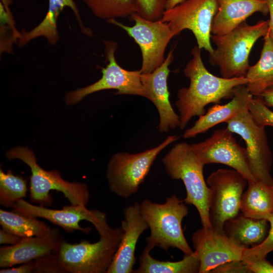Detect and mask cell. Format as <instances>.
Here are the masks:
<instances>
[{
  "label": "cell",
  "mask_w": 273,
  "mask_h": 273,
  "mask_svg": "<svg viewBox=\"0 0 273 273\" xmlns=\"http://www.w3.org/2000/svg\"><path fill=\"white\" fill-rule=\"evenodd\" d=\"M201 50L198 46L192 49V58L184 70L190 85L179 89L177 94L175 105L180 114L179 127L181 130L192 117L204 115L207 105L232 98L237 86L248 83L245 77L225 78L211 74L203 64Z\"/></svg>",
  "instance_id": "obj_1"
},
{
  "label": "cell",
  "mask_w": 273,
  "mask_h": 273,
  "mask_svg": "<svg viewBox=\"0 0 273 273\" xmlns=\"http://www.w3.org/2000/svg\"><path fill=\"white\" fill-rule=\"evenodd\" d=\"M140 204L142 214L150 229V235L146 239L147 246L151 249L158 247L165 251L175 248L185 255L194 252L182 229V220L189 212L184 200L173 195L162 204L148 199Z\"/></svg>",
  "instance_id": "obj_2"
},
{
  "label": "cell",
  "mask_w": 273,
  "mask_h": 273,
  "mask_svg": "<svg viewBox=\"0 0 273 273\" xmlns=\"http://www.w3.org/2000/svg\"><path fill=\"white\" fill-rule=\"evenodd\" d=\"M162 162L171 178L183 181L187 194L184 201L196 208L202 226L212 228L209 219L211 190L204 179V165L198 156L190 145L181 142L169 150L163 157Z\"/></svg>",
  "instance_id": "obj_3"
},
{
  "label": "cell",
  "mask_w": 273,
  "mask_h": 273,
  "mask_svg": "<svg viewBox=\"0 0 273 273\" xmlns=\"http://www.w3.org/2000/svg\"><path fill=\"white\" fill-rule=\"evenodd\" d=\"M268 30V20H262L252 25L244 22L225 34L211 35L216 48L209 54L210 63L219 67L222 77H245L252 48Z\"/></svg>",
  "instance_id": "obj_4"
},
{
  "label": "cell",
  "mask_w": 273,
  "mask_h": 273,
  "mask_svg": "<svg viewBox=\"0 0 273 273\" xmlns=\"http://www.w3.org/2000/svg\"><path fill=\"white\" fill-rule=\"evenodd\" d=\"M6 156L10 160L20 159L30 167L29 196L32 203L44 207L51 206L53 198L50 192L55 190L62 193L71 204L86 206L88 204L89 192L86 184L66 181L58 171L44 170L38 164L32 150L17 147L10 150Z\"/></svg>",
  "instance_id": "obj_5"
},
{
  "label": "cell",
  "mask_w": 273,
  "mask_h": 273,
  "mask_svg": "<svg viewBox=\"0 0 273 273\" xmlns=\"http://www.w3.org/2000/svg\"><path fill=\"white\" fill-rule=\"evenodd\" d=\"M123 233L120 226L95 243L83 240L71 244L63 240L57 255L66 272L107 273Z\"/></svg>",
  "instance_id": "obj_6"
},
{
  "label": "cell",
  "mask_w": 273,
  "mask_h": 273,
  "mask_svg": "<svg viewBox=\"0 0 273 273\" xmlns=\"http://www.w3.org/2000/svg\"><path fill=\"white\" fill-rule=\"evenodd\" d=\"M179 138L169 135L157 146L142 152H119L113 155L107 167L106 177L110 191L124 199L136 193L159 154Z\"/></svg>",
  "instance_id": "obj_7"
},
{
  "label": "cell",
  "mask_w": 273,
  "mask_h": 273,
  "mask_svg": "<svg viewBox=\"0 0 273 273\" xmlns=\"http://www.w3.org/2000/svg\"><path fill=\"white\" fill-rule=\"evenodd\" d=\"M206 183L211 190L209 209L210 224L215 230L225 233L224 224L239 214L248 181L235 169L221 168L211 173Z\"/></svg>",
  "instance_id": "obj_8"
},
{
  "label": "cell",
  "mask_w": 273,
  "mask_h": 273,
  "mask_svg": "<svg viewBox=\"0 0 273 273\" xmlns=\"http://www.w3.org/2000/svg\"><path fill=\"white\" fill-rule=\"evenodd\" d=\"M218 7V0H185L172 8L165 10L161 20L167 23L174 36L184 29L191 30L198 47L211 54L212 22Z\"/></svg>",
  "instance_id": "obj_9"
},
{
  "label": "cell",
  "mask_w": 273,
  "mask_h": 273,
  "mask_svg": "<svg viewBox=\"0 0 273 273\" xmlns=\"http://www.w3.org/2000/svg\"><path fill=\"white\" fill-rule=\"evenodd\" d=\"M103 42L108 63L102 69V77L92 84L68 93L65 97L67 104H75L89 94L110 89H116V95H135L147 98L140 70L129 71L122 68L115 57L117 43L108 40Z\"/></svg>",
  "instance_id": "obj_10"
},
{
  "label": "cell",
  "mask_w": 273,
  "mask_h": 273,
  "mask_svg": "<svg viewBox=\"0 0 273 273\" xmlns=\"http://www.w3.org/2000/svg\"><path fill=\"white\" fill-rule=\"evenodd\" d=\"M130 18L134 25L128 26L115 19L107 20L109 23L123 29L139 46L142 55V73H149L159 67L164 61L166 48L174 36L168 24L161 19L151 21L136 13Z\"/></svg>",
  "instance_id": "obj_11"
},
{
  "label": "cell",
  "mask_w": 273,
  "mask_h": 273,
  "mask_svg": "<svg viewBox=\"0 0 273 273\" xmlns=\"http://www.w3.org/2000/svg\"><path fill=\"white\" fill-rule=\"evenodd\" d=\"M226 123L230 130L244 140L249 167L256 180L273 185L270 174L272 156L265 127L254 122L248 110Z\"/></svg>",
  "instance_id": "obj_12"
},
{
  "label": "cell",
  "mask_w": 273,
  "mask_h": 273,
  "mask_svg": "<svg viewBox=\"0 0 273 273\" xmlns=\"http://www.w3.org/2000/svg\"><path fill=\"white\" fill-rule=\"evenodd\" d=\"M13 208L14 211L25 215L44 218L69 233L75 231L89 232L91 228H84L79 224L80 221L83 220L92 223L100 236L108 234L112 230L108 223L104 212L88 209L86 206L79 205L71 204L61 209H53L33 205L21 199L17 201Z\"/></svg>",
  "instance_id": "obj_13"
},
{
  "label": "cell",
  "mask_w": 273,
  "mask_h": 273,
  "mask_svg": "<svg viewBox=\"0 0 273 273\" xmlns=\"http://www.w3.org/2000/svg\"><path fill=\"white\" fill-rule=\"evenodd\" d=\"M190 146L204 165L223 164L241 173L248 184L256 181L249 167L246 148L239 144L227 127L217 129L204 141Z\"/></svg>",
  "instance_id": "obj_14"
},
{
  "label": "cell",
  "mask_w": 273,
  "mask_h": 273,
  "mask_svg": "<svg viewBox=\"0 0 273 273\" xmlns=\"http://www.w3.org/2000/svg\"><path fill=\"white\" fill-rule=\"evenodd\" d=\"M194 251L200 262L199 273H208L229 261L242 259L246 247L239 244L225 233L212 228L197 230L192 235Z\"/></svg>",
  "instance_id": "obj_15"
},
{
  "label": "cell",
  "mask_w": 273,
  "mask_h": 273,
  "mask_svg": "<svg viewBox=\"0 0 273 273\" xmlns=\"http://www.w3.org/2000/svg\"><path fill=\"white\" fill-rule=\"evenodd\" d=\"M173 51L172 49L169 51L163 63L154 71L141 74L147 99L154 104L159 113L158 129L160 132H167L180 125L179 116L171 105L167 86L169 66L174 59Z\"/></svg>",
  "instance_id": "obj_16"
},
{
  "label": "cell",
  "mask_w": 273,
  "mask_h": 273,
  "mask_svg": "<svg viewBox=\"0 0 273 273\" xmlns=\"http://www.w3.org/2000/svg\"><path fill=\"white\" fill-rule=\"evenodd\" d=\"M123 215L124 219L121 224L123 235L107 273H133L138 241L141 234L149 228L142 214L139 203L135 202L126 206Z\"/></svg>",
  "instance_id": "obj_17"
},
{
  "label": "cell",
  "mask_w": 273,
  "mask_h": 273,
  "mask_svg": "<svg viewBox=\"0 0 273 273\" xmlns=\"http://www.w3.org/2000/svg\"><path fill=\"white\" fill-rule=\"evenodd\" d=\"M63 240L56 228L42 236L22 238L15 245L1 247L0 267L8 268L57 253Z\"/></svg>",
  "instance_id": "obj_18"
},
{
  "label": "cell",
  "mask_w": 273,
  "mask_h": 273,
  "mask_svg": "<svg viewBox=\"0 0 273 273\" xmlns=\"http://www.w3.org/2000/svg\"><path fill=\"white\" fill-rule=\"evenodd\" d=\"M245 85L237 86L234 90L232 99L228 103L224 105L215 104L209 108L207 112L199 117L192 127L185 131L184 138H195L198 134L206 132L217 124L226 123L240 113L248 110L253 96Z\"/></svg>",
  "instance_id": "obj_19"
},
{
  "label": "cell",
  "mask_w": 273,
  "mask_h": 273,
  "mask_svg": "<svg viewBox=\"0 0 273 273\" xmlns=\"http://www.w3.org/2000/svg\"><path fill=\"white\" fill-rule=\"evenodd\" d=\"M217 11L213 18L211 32L225 34L245 22L256 12L268 14L265 0H218Z\"/></svg>",
  "instance_id": "obj_20"
},
{
  "label": "cell",
  "mask_w": 273,
  "mask_h": 273,
  "mask_svg": "<svg viewBox=\"0 0 273 273\" xmlns=\"http://www.w3.org/2000/svg\"><path fill=\"white\" fill-rule=\"evenodd\" d=\"M66 7L69 8L73 12L82 32L91 36L92 30L84 25L79 9L74 0H49L48 12L42 21L29 31L22 30L21 37L17 41L18 46L23 47L29 41L40 36L47 38L51 45L56 44L59 39L57 25L58 18Z\"/></svg>",
  "instance_id": "obj_21"
},
{
  "label": "cell",
  "mask_w": 273,
  "mask_h": 273,
  "mask_svg": "<svg viewBox=\"0 0 273 273\" xmlns=\"http://www.w3.org/2000/svg\"><path fill=\"white\" fill-rule=\"evenodd\" d=\"M269 222L243 215L227 220L223 226L228 236L239 244L251 248L259 245L265 239L269 229Z\"/></svg>",
  "instance_id": "obj_22"
},
{
  "label": "cell",
  "mask_w": 273,
  "mask_h": 273,
  "mask_svg": "<svg viewBox=\"0 0 273 273\" xmlns=\"http://www.w3.org/2000/svg\"><path fill=\"white\" fill-rule=\"evenodd\" d=\"M240 211L247 217L267 220L273 212V185L257 180L249 183L242 197Z\"/></svg>",
  "instance_id": "obj_23"
},
{
  "label": "cell",
  "mask_w": 273,
  "mask_h": 273,
  "mask_svg": "<svg viewBox=\"0 0 273 273\" xmlns=\"http://www.w3.org/2000/svg\"><path fill=\"white\" fill-rule=\"evenodd\" d=\"M263 37L260 58L249 67L245 75L248 80L246 87L253 96H259L273 85V42L268 33Z\"/></svg>",
  "instance_id": "obj_24"
},
{
  "label": "cell",
  "mask_w": 273,
  "mask_h": 273,
  "mask_svg": "<svg viewBox=\"0 0 273 273\" xmlns=\"http://www.w3.org/2000/svg\"><path fill=\"white\" fill-rule=\"evenodd\" d=\"M152 249L144 248L139 258V266L133 273H197L199 272L200 262L194 252L185 255L178 261H161L150 255Z\"/></svg>",
  "instance_id": "obj_25"
},
{
  "label": "cell",
  "mask_w": 273,
  "mask_h": 273,
  "mask_svg": "<svg viewBox=\"0 0 273 273\" xmlns=\"http://www.w3.org/2000/svg\"><path fill=\"white\" fill-rule=\"evenodd\" d=\"M0 224L2 229L22 238L42 236L52 230L36 217L3 209H0Z\"/></svg>",
  "instance_id": "obj_26"
},
{
  "label": "cell",
  "mask_w": 273,
  "mask_h": 273,
  "mask_svg": "<svg viewBox=\"0 0 273 273\" xmlns=\"http://www.w3.org/2000/svg\"><path fill=\"white\" fill-rule=\"evenodd\" d=\"M96 17L110 20L136 13V0H82Z\"/></svg>",
  "instance_id": "obj_27"
},
{
  "label": "cell",
  "mask_w": 273,
  "mask_h": 273,
  "mask_svg": "<svg viewBox=\"0 0 273 273\" xmlns=\"http://www.w3.org/2000/svg\"><path fill=\"white\" fill-rule=\"evenodd\" d=\"M27 180L14 175L10 170L5 172L0 169V204L6 207H13L20 199L27 195Z\"/></svg>",
  "instance_id": "obj_28"
},
{
  "label": "cell",
  "mask_w": 273,
  "mask_h": 273,
  "mask_svg": "<svg viewBox=\"0 0 273 273\" xmlns=\"http://www.w3.org/2000/svg\"><path fill=\"white\" fill-rule=\"evenodd\" d=\"M12 0H1L0 2V52L12 53L14 43H17L21 32L16 27L10 6Z\"/></svg>",
  "instance_id": "obj_29"
},
{
  "label": "cell",
  "mask_w": 273,
  "mask_h": 273,
  "mask_svg": "<svg viewBox=\"0 0 273 273\" xmlns=\"http://www.w3.org/2000/svg\"><path fill=\"white\" fill-rule=\"evenodd\" d=\"M248 111L257 124L263 127H273V111L268 108L260 97L253 96L249 104Z\"/></svg>",
  "instance_id": "obj_30"
},
{
  "label": "cell",
  "mask_w": 273,
  "mask_h": 273,
  "mask_svg": "<svg viewBox=\"0 0 273 273\" xmlns=\"http://www.w3.org/2000/svg\"><path fill=\"white\" fill-rule=\"evenodd\" d=\"M136 14L143 18L157 21L161 19L169 0H136Z\"/></svg>",
  "instance_id": "obj_31"
},
{
  "label": "cell",
  "mask_w": 273,
  "mask_h": 273,
  "mask_svg": "<svg viewBox=\"0 0 273 273\" xmlns=\"http://www.w3.org/2000/svg\"><path fill=\"white\" fill-rule=\"evenodd\" d=\"M35 273L66 272L57 255V253H51L33 260Z\"/></svg>",
  "instance_id": "obj_32"
},
{
  "label": "cell",
  "mask_w": 273,
  "mask_h": 273,
  "mask_svg": "<svg viewBox=\"0 0 273 273\" xmlns=\"http://www.w3.org/2000/svg\"><path fill=\"white\" fill-rule=\"evenodd\" d=\"M267 220L269 222L270 226L265 239L258 245L246 248L243 256L266 258V255L273 251V212L268 216Z\"/></svg>",
  "instance_id": "obj_33"
},
{
  "label": "cell",
  "mask_w": 273,
  "mask_h": 273,
  "mask_svg": "<svg viewBox=\"0 0 273 273\" xmlns=\"http://www.w3.org/2000/svg\"><path fill=\"white\" fill-rule=\"evenodd\" d=\"M242 260L251 272L273 273V265L266 258L244 256Z\"/></svg>",
  "instance_id": "obj_34"
},
{
  "label": "cell",
  "mask_w": 273,
  "mask_h": 273,
  "mask_svg": "<svg viewBox=\"0 0 273 273\" xmlns=\"http://www.w3.org/2000/svg\"><path fill=\"white\" fill-rule=\"evenodd\" d=\"M213 273H247L251 272L242 260L229 261L212 269Z\"/></svg>",
  "instance_id": "obj_35"
},
{
  "label": "cell",
  "mask_w": 273,
  "mask_h": 273,
  "mask_svg": "<svg viewBox=\"0 0 273 273\" xmlns=\"http://www.w3.org/2000/svg\"><path fill=\"white\" fill-rule=\"evenodd\" d=\"M33 260L21 264L18 267L6 268L0 270L1 273H31L33 272Z\"/></svg>",
  "instance_id": "obj_36"
},
{
  "label": "cell",
  "mask_w": 273,
  "mask_h": 273,
  "mask_svg": "<svg viewBox=\"0 0 273 273\" xmlns=\"http://www.w3.org/2000/svg\"><path fill=\"white\" fill-rule=\"evenodd\" d=\"M22 238L3 229L0 230V244L15 245L19 242Z\"/></svg>",
  "instance_id": "obj_37"
},
{
  "label": "cell",
  "mask_w": 273,
  "mask_h": 273,
  "mask_svg": "<svg viewBox=\"0 0 273 273\" xmlns=\"http://www.w3.org/2000/svg\"><path fill=\"white\" fill-rule=\"evenodd\" d=\"M259 96L267 107H273V85L265 89Z\"/></svg>",
  "instance_id": "obj_38"
},
{
  "label": "cell",
  "mask_w": 273,
  "mask_h": 273,
  "mask_svg": "<svg viewBox=\"0 0 273 273\" xmlns=\"http://www.w3.org/2000/svg\"><path fill=\"white\" fill-rule=\"evenodd\" d=\"M268 8L269 19L268 20V34L273 42V0H265Z\"/></svg>",
  "instance_id": "obj_39"
},
{
  "label": "cell",
  "mask_w": 273,
  "mask_h": 273,
  "mask_svg": "<svg viewBox=\"0 0 273 273\" xmlns=\"http://www.w3.org/2000/svg\"><path fill=\"white\" fill-rule=\"evenodd\" d=\"M185 1V0H169L166 7V10L173 8Z\"/></svg>",
  "instance_id": "obj_40"
}]
</instances>
